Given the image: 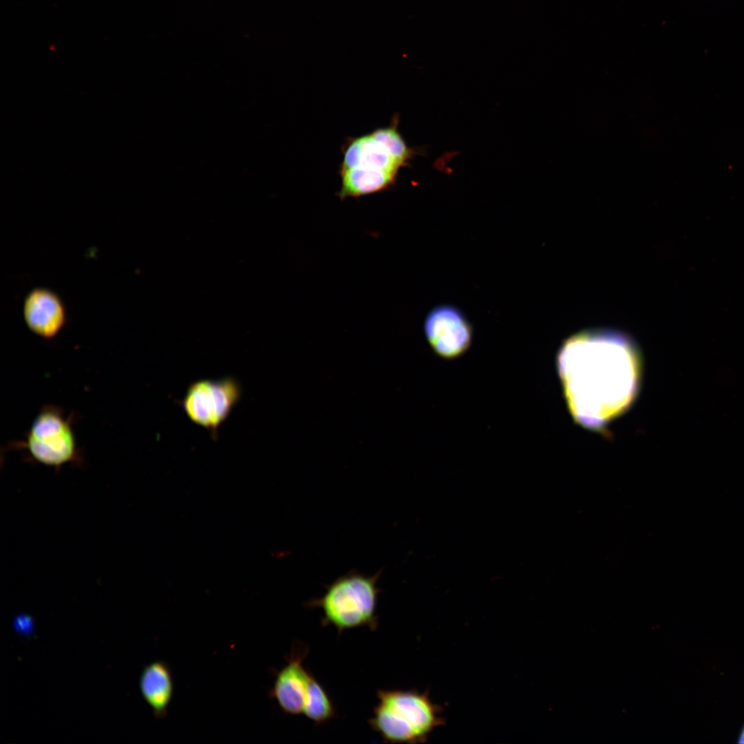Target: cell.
<instances>
[{
	"instance_id": "cell-1",
	"label": "cell",
	"mask_w": 744,
	"mask_h": 744,
	"mask_svg": "<svg viewBox=\"0 0 744 744\" xmlns=\"http://www.w3.org/2000/svg\"><path fill=\"white\" fill-rule=\"evenodd\" d=\"M376 694L378 703L369 724L386 743H425L445 723L442 707L428 692L379 690Z\"/></svg>"
},
{
	"instance_id": "cell-2",
	"label": "cell",
	"mask_w": 744,
	"mask_h": 744,
	"mask_svg": "<svg viewBox=\"0 0 744 744\" xmlns=\"http://www.w3.org/2000/svg\"><path fill=\"white\" fill-rule=\"evenodd\" d=\"M378 577L379 573L373 576L347 573L336 579L321 597L309 601L307 606L320 608L322 626L334 627L338 634L360 627L375 630L379 623L376 614Z\"/></svg>"
},
{
	"instance_id": "cell-3",
	"label": "cell",
	"mask_w": 744,
	"mask_h": 744,
	"mask_svg": "<svg viewBox=\"0 0 744 744\" xmlns=\"http://www.w3.org/2000/svg\"><path fill=\"white\" fill-rule=\"evenodd\" d=\"M72 419L59 407L41 408L31 424L25 440L19 445L42 464L59 468L79 459Z\"/></svg>"
},
{
	"instance_id": "cell-4",
	"label": "cell",
	"mask_w": 744,
	"mask_h": 744,
	"mask_svg": "<svg viewBox=\"0 0 744 744\" xmlns=\"http://www.w3.org/2000/svg\"><path fill=\"white\" fill-rule=\"evenodd\" d=\"M241 396V385L232 377L203 379L188 386L180 404L188 419L215 439Z\"/></svg>"
},
{
	"instance_id": "cell-5",
	"label": "cell",
	"mask_w": 744,
	"mask_h": 744,
	"mask_svg": "<svg viewBox=\"0 0 744 744\" xmlns=\"http://www.w3.org/2000/svg\"><path fill=\"white\" fill-rule=\"evenodd\" d=\"M424 331L433 351L444 359L462 355L473 341V327L457 308L441 304L432 309L425 318Z\"/></svg>"
},
{
	"instance_id": "cell-6",
	"label": "cell",
	"mask_w": 744,
	"mask_h": 744,
	"mask_svg": "<svg viewBox=\"0 0 744 744\" xmlns=\"http://www.w3.org/2000/svg\"><path fill=\"white\" fill-rule=\"evenodd\" d=\"M309 652L307 644L300 641L293 642L286 658L287 664L276 672L273 686L268 694L287 714H302L311 674L303 666Z\"/></svg>"
},
{
	"instance_id": "cell-7",
	"label": "cell",
	"mask_w": 744,
	"mask_h": 744,
	"mask_svg": "<svg viewBox=\"0 0 744 744\" xmlns=\"http://www.w3.org/2000/svg\"><path fill=\"white\" fill-rule=\"evenodd\" d=\"M23 316L28 329L46 340L55 338L67 320L61 298L46 287H35L28 293L23 300Z\"/></svg>"
},
{
	"instance_id": "cell-8",
	"label": "cell",
	"mask_w": 744,
	"mask_h": 744,
	"mask_svg": "<svg viewBox=\"0 0 744 744\" xmlns=\"http://www.w3.org/2000/svg\"><path fill=\"white\" fill-rule=\"evenodd\" d=\"M342 151L339 170L361 167L386 170L398 175L403 167L371 132L349 138Z\"/></svg>"
},
{
	"instance_id": "cell-9",
	"label": "cell",
	"mask_w": 744,
	"mask_h": 744,
	"mask_svg": "<svg viewBox=\"0 0 744 744\" xmlns=\"http://www.w3.org/2000/svg\"><path fill=\"white\" fill-rule=\"evenodd\" d=\"M139 687L154 716L165 717L174 695V681L169 665L162 661L146 665L140 676Z\"/></svg>"
},
{
	"instance_id": "cell-10",
	"label": "cell",
	"mask_w": 744,
	"mask_h": 744,
	"mask_svg": "<svg viewBox=\"0 0 744 744\" xmlns=\"http://www.w3.org/2000/svg\"><path fill=\"white\" fill-rule=\"evenodd\" d=\"M341 187L337 196L340 200L359 198L379 193L395 185L397 174L382 169L353 167L339 170Z\"/></svg>"
},
{
	"instance_id": "cell-11",
	"label": "cell",
	"mask_w": 744,
	"mask_h": 744,
	"mask_svg": "<svg viewBox=\"0 0 744 744\" xmlns=\"http://www.w3.org/2000/svg\"><path fill=\"white\" fill-rule=\"evenodd\" d=\"M302 714L316 725L324 724L337 716L336 709L322 685L311 674Z\"/></svg>"
},
{
	"instance_id": "cell-12",
	"label": "cell",
	"mask_w": 744,
	"mask_h": 744,
	"mask_svg": "<svg viewBox=\"0 0 744 744\" xmlns=\"http://www.w3.org/2000/svg\"><path fill=\"white\" fill-rule=\"evenodd\" d=\"M399 116L395 115L389 125L378 127L371 132L402 167L407 166L417 152L409 147L398 131Z\"/></svg>"
},
{
	"instance_id": "cell-13",
	"label": "cell",
	"mask_w": 744,
	"mask_h": 744,
	"mask_svg": "<svg viewBox=\"0 0 744 744\" xmlns=\"http://www.w3.org/2000/svg\"><path fill=\"white\" fill-rule=\"evenodd\" d=\"M737 743L740 744H744V725L740 730L739 734L737 738Z\"/></svg>"
}]
</instances>
